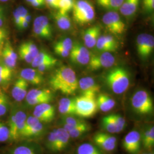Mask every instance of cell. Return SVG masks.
Listing matches in <instances>:
<instances>
[{
  "mask_svg": "<svg viewBox=\"0 0 154 154\" xmlns=\"http://www.w3.org/2000/svg\"><path fill=\"white\" fill-rule=\"evenodd\" d=\"M49 84L55 91L67 95L75 94L78 88L75 72L72 68L62 66L58 68L50 78Z\"/></svg>",
  "mask_w": 154,
  "mask_h": 154,
  "instance_id": "cell-1",
  "label": "cell"
},
{
  "mask_svg": "<svg viewBox=\"0 0 154 154\" xmlns=\"http://www.w3.org/2000/svg\"><path fill=\"white\" fill-rule=\"evenodd\" d=\"M106 82L113 93L121 94L126 91L130 86V75L125 69L121 67H115L107 73Z\"/></svg>",
  "mask_w": 154,
  "mask_h": 154,
  "instance_id": "cell-2",
  "label": "cell"
},
{
  "mask_svg": "<svg viewBox=\"0 0 154 154\" xmlns=\"http://www.w3.org/2000/svg\"><path fill=\"white\" fill-rule=\"evenodd\" d=\"M72 11L74 21L81 25L93 22L95 17L94 7L88 0H75Z\"/></svg>",
  "mask_w": 154,
  "mask_h": 154,
  "instance_id": "cell-3",
  "label": "cell"
},
{
  "mask_svg": "<svg viewBox=\"0 0 154 154\" xmlns=\"http://www.w3.org/2000/svg\"><path fill=\"white\" fill-rule=\"evenodd\" d=\"M75 99V115L83 118H91L96 114L98 110L96 97L81 95Z\"/></svg>",
  "mask_w": 154,
  "mask_h": 154,
  "instance_id": "cell-4",
  "label": "cell"
},
{
  "mask_svg": "<svg viewBox=\"0 0 154 154\" xmlns=\"http://www.w3.org/2000/svg\"><path fill=\"white\" fill-rule=\"evenodd\" d=\"M132 108L140 115H149L154 111L152 99L147 91L138 90L132 95L131 99Z\"/></svg>",
  "mask_w": 154,
  "mask_h": 154,
  "instance_id": "cell-5",
  "label": "cell"
},
{
  "mask_svg": "<svg viewBox=\"0 0 154 154\" xmlns=\"http://www.w3.org/2000/svg\"><path fill=\"white\" fill-rule=\"evenodd\" d=\"M70 135L65 128H59L49 133L47 140V147L52 152H61L67 146Z\"/></svg>",
  "mask_w": 154,
  "mask_h": 154,
  "instance_id": "cell-6",
  "label": "cell"
},
{
  "mask_svg": "<svg viewBox=\"0 0 154 154\" xmlns=\"http://www.w3.org/2000/svg\"><path fill=\"white\" fill-rule=\"evenodd\" d=\"M26 115L22 110L13 109L11 112L9 119V138L16 140L21 137L22 131L24 128Z\"/></svg>",
  "mask_w": 154,
  "mask_h": 154,
  "instance_id": "cell-7",
  "label": "cell"
},
{
  "mask_svg": "<svg viewBox=\"0 0 154 154\" xmlns=\"http://www.w3.org/2000/svg\"><path fill=\"white\" fill-rule=\"evenodd\" d=\"M102 21L107 30L114 35L122 34L126 30L125 22L116 11L106 13L103 16Z\"/></svg>",
  "mask_w": 154,
  "mask_h": 154,
  "instance_id": "cell-8",
  "label": "cell"
},
{
  "mask_svg": "<svg viewBox=\"0 0 154 154\" xmlns=\"http://www.w3.org/2000/svg\"><path fill=\"white\" fill-rule=\"evenodd\" d=\"M115 62V57L110 52H102L98 54L91 55L88 69L91 71H95L100 69L110 68Z\"/></svg>",
  "mask_w": 154,
  "mask_h": 154,
  "instance_id": "cell-9",
  "label": "cell"
},
{
  "mask_svg": "<svg viewBox=\"0 0 154 154\" xmlns=\"http://www.w3.org/2000/svg\"><path fill=\"white\" fill-rule=\"evenodd\" d=\"M136 47L139 57L142 60L147 59L154 50V37L147 33L139 34L136 39Z\"/></svg>",
  "mask_w": 154,
  "mask_h": 154,
  "instance_id": "cell-10",
  "label": "cell"
},
{
  "mask_svg": "<svg viewBox=\"0 0 154 154\" xmlns=\"http://www.w3.org/2000/svg\"><path fill=\"white\" fill-rule=\"evenodd\" d=\"M69 55L72 63L77 65H88L89 62L91 53L88 48L80 42H76L72 45Z\"/></svg>",
  "mask_w": 154,
  "mask_h": 154,
  "instance_id": "cell-11",
  "label": "cell"
},
{
  "mask_svg": "<svg viewBox=\"0 0 154 154\" xmlns=\"http://www.w3.org/2000/svg\"><path fill=\"white\" fill-rule=\"evenodd\" d=\"M33 32L35 35L41 38L49 39L52 38L53 30L47 17H37L33 23Z\"/></svg>",
  "mask_w": 154,
  "mask_h": 154,
  "instance_id": "cell-12",
  "label": "cell"
},
{
  "mask_svg": "<svg viewBox=\"0 0 154 154\" xmlns=\"http://www.w3.org/2000/svg\"><path fill=\"white\" fill-rule=\"evenodd\" d=\"M142 138L140 132L134 130L128 132L123 140L125 149L131 154H137L141 147Z\"/></svg>",
  "mask_w": 154,
  "mask_h": 154,
  "instance_id": "cell-13",
  "label": "cell"
},
{
  "mask_svg": "<svg viewBox=\"0 0 154 154\" xmlns=\"http://www.w3.org/2000/svg\"><path fill=\"white\" fill-rule=\"evenodd\" d=\"M93 141L97 146L103 150L111 152L116 147L117 139L110 133L98 132L94 135Z\"/></svg>",
  "mask_w": 154,
  "mask_h": 154,
  "instance_id": "cell-14",
  "label": "cell"
},
{
  "mask_svg": "<svg viewBox=\"0 0 154 154\" xmlns=\"http://www.w3.org/2000/svg\"><path fill=\"white\" fill-rule=\"evenodd\" d=\"M55 115L54 106L49 103L36 105L33 111V116L41 122L49 123L54 119Z\"/></svg>",
  "mask_w": 154,
  "mask_h": 154,
  "instance_id": "cell-15",
  "label": "cell"
},
{
  "mask_svg": "<svg viewBox=\"0 0 154 154\" xmlns=\"http://www.w3.org/2000/svg\"><path fill=\"white\" fill-rule=\"evenodd\" d=\"M78 88H79L82 95H87L96 97L100 91V87L94 79L91 77L82 78L78 81Z\"/></svg>",
  "mask_w": 154,
  "mask_h": 154,
  "instance_id": "cell-16",
  "label": "cell"
},
{
  "mask_svg": "<svg viewBox=\"0 0 154 154\" xmlns=\"http://www.w3.org/2000/svg\"><path fill=\"white\" fill-rule=\"evenodd\" d=\"M29 83L21 77L17 78L11 90V96L17 102L25 98L28 93Z\"/></svg>",
  "mask_w": 154,
  "mask_h": 154,
  "instance_id": "cell-17",
  "label": "cell"
},
{
  "mask_svg": "<svg viewBox=\"0 0 154 154\" xmlns=\"http://www.w3.org/2000/svg\"><path fill=\"white\" fill-rule=\"evenodd\" d=\"M100 35V28L99 26H94L87 29L83 35L85 46L88 48H93L95 46Z\"/></svg>",
  "mask_w": 154,
  "mask_h": 154,
  "instance_id": "cell-18",
  "label": "cell"
},
{
  "mask_svg": "<svg viewBox=\"0 0 154 154\" xmlns=\"http://www.w3.org/2000/svg\"><path fill=\"white\" fill-rule=\"evenodd\" d=\"M20 77L33 85H39L44 81L43 74L37 70L30 68L22 69L20 73Z\"/></svg>",
  "mask_w": 154,
  "mask_h": 154,
  "instance_id": "cell-19",
  "label": "cell"
},
{
  "mask_svg": "<svg viewBox=\"0 0 154 154\" xmlns=\"http://www.w3.org/2000/svg\"><path fill=\"white\" fill-rule=\"evenodd\" d=\"M58 111L65 116L75 115V99L70 98H61L58 102Z\"/></svg>",
  "mask_w": 154,
  "mask_h": 154,
  "instance_id": "cell-20",
  "label": "cell"
},
{
  "mask_svg": "<svg viewBox=\"0 0 154 154\" xmlns=\"http://www.w3.org/2000/svg\"><path fill=\"white\" fill-rule=\"evenodd\" d=\"M98 109L103 112H108L116 106L115 100L106 94H98L96 98Z\"/></svg>",
  "mask_w": 154,
  "mask_h": 154,
  "instance_id": "cell-21",
  "label": "cell"
},
{
  "mask_svg": "<svg viewBox=\"0 0 154 154\" xmlns=\"http://www.w3.org/2000/svg\"><path fill=\"white\" fill-rule=\"evenodd\" d=\"M139 0H124L119 8L122 14L126 17L134 16L138 10Z\"/></svg>",
  "mask_w": 154,
  "mask_h": 154,
  "instance_id": "cell-22",
  "label": "cell"
},
{
  "mask_svg": "<svg viewBox=\"0 0 154 154\" xmlns=\"http://www.w3.org/2000/svg\"><path fill=\"white\" fill-rule=\"evenodd\" d=\"M57 26L62 30H68L72 28V21L68 14H62L59 11L54 14Z\"/></svg>",
  "mask_w": 154,
  "mask_h": 154,
  "instance_id": "cell-23",
  "label": "cell"
},
{
  "mask_svg": "<svg viewBox=\"0 0 154 154\" xmlns=\"http://www.w3.org/2000/svg\"><path fill=\"white\" fill-rule=\"evenodd\" d=\"M101 124L102 128L105 131L110 134L119 133L122 131L121 129L117 125L115 121L113 119L111 114L105 116L102 119Z\"/></svg>",
  "mask_w": 154,
  "mask_h": 154,
  "instance_id": "cell-24",
  "label": "cell"
},
{
  "mask_svg": "<svg viewBox=\"0 0 154 154\" xmlns=\"http://www.w3.org/2000/svg\"><path fill=\"white\" fill-rule=\"evenodd\" d=\"M97 4L110 11H116L119 9L124 0H95Z\"/></svg>",
  "mask_w": 154,
  "mask_h": 154,
  "instance_id": "cell-25",
  "label": "cell"
},
{
  "mask_svg": "<svg viewBox=\"0 0 154 154\" xmlns=\"http://www.w3.org/2000/svg\"><path fill=\"white\" fill-rule=\"evenodd\" d=\"M143 146L146 149H152L154 145V127L153 126L146 128L143 133L142 137Z\"/></svg>",
  "mask_w": 154,
  "mask_h": 154,
  "instance_id": "cell-26",
  "label": "cell"
},
{
  "mask_svg": "<svg viewBox=\"0 0 154 154\" xmlns=\"http://www.w3.org/2000/svg\"><path fill=\"white\" fill-rule=\"evenodd\" d=\"M44 97H53V94L49 89L33 88L28 92L25 99L26 100H28L29 99Z\"/></svg>",
  "mask_w": 154,
  "mask_h": 154,
  "instance_id": "cell-27",
  "label": "cell"
},
{
  "mask_svg": "<svg viewBox=\"0 0 154 154\" xmlns=\"http://www.w3.org/2000/svg\"><path fill=\"white\" fill-rule=\"evenodd\" d=\"M54 58L53 56L51 55L49 53L44 50L39 51L37 55L33 59V61L31 63L32 66L34 68H37L38 66L44 63L46 61H49Z\"/></svg>",
  "mask_w": 154,
  "mask_h": 154,
  "instance_id": "cell-28",
  "label": "cell"
},
{
  "mask_svg": "<svg viewBox=\"0 0 154 154\" xmlns=\"http://www.w3.org/2000/svg\"><path fill=\"white\" fill-rule=\"evenodd\" d=\"M85 121L81 119L74 118L71 116H67L63 118V128H65L67 132L75 128Z\"/></svg>",
  "mask_w": 154,
  "mask_h": 154,
  "instance_id": "cell-29",
  "label": "cell"
},
{
  "mask_svg": "<svg viewBox=\"0 0 154 154\" xmlns=\"http://www.w3.org/2000/svg\"><path fill=\"white\" fill-rule=\"evenodd\" d=\"M77 154H102L99 149L93 144L83 143L77 149Z\"/></svg>",
  "mask_w": 154,
  "mask_h": 154,
  "instance_id": "cell-30",
  "label": "cell"
},
{
  "mask_svg": "<svg viewBox=\"0 0 154 154\" xmlns=\"http://www.w3.org/2000/svg\"><path fill=\"white\" fill-rule=\"evenodd\" d=\"M12 72V69L9 67L0 65V85H5L11 81Z\"/></svg>",
  "mask_w": 154,
  "mask_h": 154,
  "instance_id": "cell-31",
  "label": "cell"
},
{
  "mask_svg": "<svg viewBox=\"0 0 154 154\" xmlns=\"http://www.w3.org/2000/svg\"><path fill=\"white\" fill-rule=\"evenodd\" d=\"M90 130V126L88 123L85 122L77 127L69 131L68 133L70 135V137L72 138H77L85 134V133L88 132Z\"/></svg>",
  "mask_w": 154,
  "mask_h": 154,
  "instance_id": "cell-32",
  "label": "cell"
},
{
  "mask_svg": "<svg viewBox=\"0 0 154 154\" xmlns=\"http://www.w3.org/2000/svg\"><path fill=\"white\" fill-rule=\"evenodd\" d=\"M95 46L97 49L99 50L100 51H102V52L111 53L112 51H115V50L107 42L106 39H105L104 37V35L99 36Z\"/></svg>",
  "mask_w": 154,
  "mask_h": 154,
  "instance_id": "cell-33",
  "label": "cell"
},
{
  "mask_svg": "<svg viewBox=\"0 0 154 154\" xmlns=\"http://www.w3.org/2000/svg\"><path fill=\"white\" fill-rule=\"evenodd\" d=\"M20 47L25 50L31 55L33 58H34L35 57L38 53V49L37 45L35 44L33 41H28L24 42L20 45Z\"/></svg>",
  "mask_w": 154,
  "mask_h": 154,
  "instance_id": "cell-34",
  "label": "cell"
},
{
  "mask_svg": "<svg viewBox=\"0 0 154 154\" xmlns=\"http://www.w3.org/2000/svg\"><path fill=\"white\" fill-rule=\"evenodd\" d=\"M75 0H59L58 7L59 12L62 14H67L72 11Z\"/></svg>",
  "mask_w": 154,
  "mask_h": 154,
  "instance_id": "cell-35",
  "label": "cell"
},
{
  "mask_svg": "<svg viewBox=\"0 0 154 154\" xmlns=\"http://www.w3.org/2000/svg\"><path fill=\"white\" fill-rule=\"evenodd\" d=\"M44 129V126L41 122H39L35 126L30 128L28 131L25 132L22 137L23 138H32L39 135L42 132Z\"/></svg>",
  "mask_w": 154,
  "mask_h": 154,
  "instance_id": "cell-36",
  "label": "cell"
},
{
  "mask_svg": "<svg viewBox=\"0 0 154 154\" xmlns=\"http://www.w3.org/2000/svg\"><path fill=\"white\" fill-rule=\"evenodd\" d=\"M9 102L8 96L2 92L0 97V116L6 114L9 108Z\"/></svg>",
  "mask_w": 154,
  "mask_h": 154,
  "instance_id": "cell-37",
  "label": "cell"
},
{
  "mask_svg": "<svg viewBox=\"0 0 154 154\" xmlns=\"http://www.w3.org/2000/svg\"><path fill=\"white\" fill-rule=\"evenodd\" d=\"M72 45L73 42L72 41V39L70 38H65L55 42L54 46L70 51L72 47Z\"/></svg>",
  "mask_w": 154,
  "mask_h": 154,
  "instance_id": "cell-38",
  "label": "cell"
},
{
  "mask_svg": "<svg viewBox=\"0 0 154 154\" xmlns=\"http://www.w3.org/2000/svg\"><path fill=\"white\" fill-rule=\"evenodd\" d=\"M39 122L41 121L39 120L38 119H37L35 116H29V117H28L26 119V121H25V123L24 128H23V131H22L21 137L25 132L28 131L30 128H31L32 127L35 126L36 124H37Z\"/></svg>",
  "mask_w": 154,
  "mask_h": 154,
  "instance_id": "cell-39",
  "label": "cell"
},
{
  "mask_svg": "<svg viewBox=\"0 0 154 154\" xmlns=\"http://www.w3.org/2000/svg\"><path fill=\"white\" fill-rule=\"evenodd\" d=\"M57 60L54 58L51 60L45 62L44 63L38 66L37 67V70L41 73L43 74V72H45L48 71L50 69H51V68H53L57 64Z\"/></svg>",
  "mask_w": 154,
  "mask_h": 154,
  "instance_id": "cell-40",
  "label": "cell"
},
{
  "mask_svg": "<svg viewBox=\"0 0 154 154\" xmlns=\"http://www.w3.org/2000/svg\"><path fill=\"white\" fill-rule=\"evenodd\" d=\"M53 97H40V98L29 99L26 101L29 105L36 106V105L44 103H49L53 99Z\"/></svg>",
  "mask_w": 154,
  "mask_h": 154,
  "instance_id": "cell-41",
  "label": "cell"
},
{
  "mask_svg": "<svg viewBox=\"0 0 154 154\" xmlns=\"http://www.w3.org/2000/svg\"><path fill=\"white\" fill-rule=\"evenodd\" d=\"M9 139V130L8 127L0 121V142H4Z\"/></svg>",
  "mask_w": 154,
  "mask_h": 154,
  "instance_id": "cell-42",
  "label": "cell"
},
{
  "mask_svg": "<svg viewBox=\"0 0 154 154\" xmlns=\"http://www.w3.org/2000/svg\"><path fill=\"white\" fill-rule=\"evenodd\" d=\"M2 51L6 53L9 57H11L12 59L17 61L18 55L16 53V51L13 49L12 46L9 41H7L6 42L4 49Z\"/></svg>",
  "mask_w": 154,
  "mask_h": 154,
  "instance_id": "cell-43",
  "label": "cell"
},
{
  "mask_svg": "<svg viewBox=\"0 0 154 154\" xmlns=\"http://www.w3.org/2000/svg\"><path fill=\"white\" fill-rule=\"evenodd\" d=\"M2 57L4 62V65H5L6 66L9 67L11 69L16 67L17 61L12 59L11 57H9L3 51H2Z\"/></svg>",
  "mask_w": 154,
  "mask_h": 154,
  "instance_id": "cell-44",
  "label": "cell"
},
{
  "mask_svg": "<svg viewBox=\"0 0 154 154\" xmlns=\"http://www.w3.org/2000/svg\"><path fill=\"white\" fill-rule=\"evenodd\" d=\"M13 154H35V153L30 148L21 146L14 149Z\"/></svg>",
  "mask_w": 154,
  "mask_h": 154,
  "instance_id": "cell-45",
  "label": "cell"
},
{
  "mask_svg": "<svg viewBox=\"0 0 154 154\" xmlns=\"http://www.w3.org/2000/svg\"><path fill=\"white\" fill-rule=\"evenodd\" d=\"M54 50L57 55H60L62 57H67L70 54V51L55 46H54Z\"/></svg>",
  "mask_w": 154,
  "mask_h": 154,
  "instance_id": "cell-46",
  "label": "cell"
},
{
  "mask_svg": "<svg viewBox=\"0 0 154 154\" xmlns=\"http://www.w3.org/2000/svg\"><path fill=\"white\" fill-rule=\"evenodd\" d=\"M144 8L147 11H154V0H143Z\"/></svg>",
  "mask_w": 154,
  "mask_h": 154,
  "instance_id": "cell-47",
  "label": "cell"
},
{
  "mask_svg": "<svg viewBox=\"0 0 154 154\" xmlns=\"http://www.w3.org/2000/svg\"><path fill=\"white\" fill-rule=\"evenodd\" d=\"M13 18H14V22L16 26L18 29H20L21 23V17H20V13L18 8H17L16 9L13 11Z\"/></svg>",
  "mask_w": 154,
  "mask_h": 154,
  "instance_id": "cell-48",
  "label": "cell"
},
{
  "mask_svg": "<svg viewBox=\"0 0 154 154\" xmlns=\"http://www.w3.org/2000/svg\"><path fill=\"white\" fill-rule=\"evenodd\" d=\"M45 2L50 8L58 9L59 0H45Z\"/></svg>",
  "mask_w": 154,
  "mask_h": 154,
  "instance_id": "cell-49",
  "label": "cell"
},
{
  "mask_svg": "<svg viewBox=\"0 0 154 154\" xmlns=\"http://www.w3.org/2000/svg\"><path fill=\"white\" fill-rule=\"evenodd\" d=\"M18 9L19 13H20V15L21 22H22V21L24 20L25 17L29 13L28 10L23 6H20L19 8H18Z\"/></svg>",
  "mask_w": 154,
  "mask_h": 154,
  "instance_id": "cell-50",
  "label": "cell"
},
{
  "mask_svg": "<svg viewBox=\"0 0 154 154\" xmlns=\"http://www.w3.org/2000/svg\"><path fill=\"white\" fill-rule=\"evenodd\" d=\"M30 5L34 8H41L45 5V0H37L30 3Z\"/></svg>",
  "mask_w": 154,
  "mask_h": 154,
  "instance_id": "cell-51",
  "label": "cell"
},
{
  "mask_svg": "<svg viewBox=\"0 0 154 154\" xmlns=\"http://www.w3.org/2000/svg\"><path fill=\"white\" fill-rule=\"evenodd\" d=\"M29 26V23L23 20L21 23V25H20V29H25L26 28H27Z\"/></svg>",
  "mask_w": 154,
  "mask_h": 154,
  "instance_id": "cell-52",
  "label": "cell"
},
{
  "mask_svg": "<svg viewBox=\"0 0 154 154\" xmlns=\"http://www.w3.org/2000/svg\"><path fill=\"white\" fill-rule=\"evenodd\" d=\"M7 37V35H0V46L4 44L5 39Z\"/></svg>",
  "mask_w": 154,
  "mask_h": 154,
  "instance_id": "cell-53",
  "label": "cell"
},
{
  "mask_svg": "<svg viewBox=\"0 0 154 154\" xmlns=\"http://www.w3.org/2000/svg\"><path fill=\"white\" fill-rule=\"evenodd\" d=\"M23 20L26 21V22H28L29 23V22H30V21H31V16H30V14L29 13H28V14L25 17Z\"/></svg>",
  "mask_w": 154,
  "mask_h": 154,
  "instance_id": "cell-54",
  "label": "cell"
},
{
  "mask_svg": "<svg viewBox=\"0 0 154 154\" xmlns=\"http://www.w3.org/2000/svg\"><path fill=\"white\" fill-rule=\"evenodd\" d=\"M7 35V32L5 29L2 28H0V35Z\"/></svg>",
  "mask_w": 154,
  "mask_h": 154,
  "instance_id": "cell-55",
  "label": "cell"
},
{
  "mask_svg": "<svg viewBox=\"0 0 154 154\" xmlns=\"http://www.w3.org/2000/svg\"><path fill=\"white\" fill-rule=\"evenodd\" d=\"M26 1L28 2V3L30 4V3L33 2L34 1H37V0H26Z\"/></svg>",
  "mask_w": 154,
  "mask_h": 154,
  "instance_id": "cell-56",
  "label": "cell"
},
{
  "mask_svg": "<svg viewBox=\"0 0 154 154\" xmlns=\"http://www.w3.org/2000/svg\"><path fill=\"white\" fill-rule=\"evenodd\" d=\"M8 1H9V0H0L1 2H6Z\"/></svg>",
  "mask_w": 154,
  "mask_h": 154,
  "instance_id": "cell-57",
  "label": "cell"
},
{
  "mask_svg": "<svg viewBox=\"0 0 154 154\" xmlns=\"http://www.w3.org/2000/svg\"><path fill=\"white\" fill-rule=\"evenodd\" d=\"M143 154H154V153H152V152H149V153H144Z\"/></svg>",
  "mask_w": 154,
  "mask_h": 154,
  "instance_id": "cell-58",
  "label": "cell"
},
{
  "mask_svg": "<svg viewBox=\"0 0 154 154\" xmlns=\"http://www.w3.org/2000/svg\"><path fill=\"white\" fill-rule=\"evenodd\" d=\"M3 9V8L1 6H0V11L2 10Z\"/></svg>",
  "mask_w": 154,
  "mask_h": 154,
  "instance_id": "cell-59",
  "label": "cell"
},
{
  "mask_svg": "<svg viewBox=\"0 0 154 154\" xmlns=\"http://www.w3.org/2000/svg\"><path fill=\"white\" fill-rule=\"evenodd\" d=\"M2 91L0 90V97H1V94H2Z\"/></svg>",
  "mask_w": 154,
  "mask_h": 154,
  "instance_id": "cell-60",
  "label": "cell"
}]
</instances>
